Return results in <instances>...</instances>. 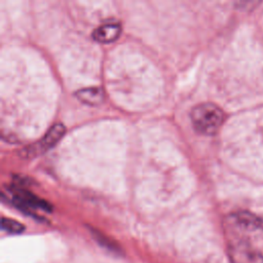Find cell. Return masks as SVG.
<instances>
[{"mask_svg": "<svg viewBox=\"0 0 263 263\" xmlns=\"http://www.w3.org/2000/svg\"><path fill=\"white\" fill-rule=\"evenodd\" d=\"M9 191L15 206L20 208L28 214H32V212L35 210H43L47 212L51 210V205L48 202L39 198L37 195L33 194L27 189L12 186L10 187Z\"/></svg>", "mask_w": 263, "mask_h": 263, "instance_id": "3", "label": "cell"}, {"mask_svg": "<svg viewBox=\"0 0 263 263\" xmlns=\"http://www.w3.org/2000/svg\"><path fill=\"white\" fill-rule=\"evenodd\" d=\"M76 99L89 106H98L102 104L105 100V92L103 88L99 86H89L80 88L75 92Z\"/></svg>", "mask_w": 263, "mask_h": 263, "instance_id": "7", "label": "cell"}, {"mask_svg": "<svg viewBox=\"0 0 263 263\" xmlns=\"http://www.w3.org/2000/svg\"><path fill=\"white\" fill-rule=\"evenodd\" d=\"M65 133L66 127L62 123H54L39 141L23 149L21 156L23 158H33L45 153L59 143V141L64 137Z\"/></svg>", "mask_w": 263, "mask_h": 263, "instance_id": "2", "label": "cell"}, {"mask_svg": "<svg viewBox=\"0 0 263 263\" xmlns=\"http://www.w3.org/2000/svg\"><path fill=\"white\" fill-rule=\"evenodd\" d=\"M228 256L231 263H263V255L240 239L229 240Z\"/></svg>", "mask_w": 263, "mask_h": 263, "instance_id": "4", "label": "cell"}, {"mask_svg": "<svg viewBox=\"0 0 263 263\" xmlns=\"http://www.w3.org/2000/svg\"><path fill=\"white\" fill-rule=\"evenodd\" d=\"M190 119L194 129L205 136H213L219 132L225 121L224 111L213 103H201L190 112Z\"/></svg>", "mask_w": 263, "mask_h": 263, "instance_id": "1", "label": "cell"}, {"mask_svg": "<svg viewBox=\"0 0 263 263\" xmlns=\"http://www.w3.org/2000/svg\"><path fill=\"white\" fill-rule=\"evenodd\" d=\"M229 224L245 230L263 231V215L246 211L237 212L229 217Z\"/></svg>", "mask_w": 263, "mask_h": 263, "instance_id": "5", "label": "cell"}, {"mask_svg": "<svg viewBox=\"0 0 263 263\" xmlns=\"http://www.w3.org/2000/svg\"><path fill=\"white\" fill-rule=\"evenodd\" d=\"M122 28L119 23H106L95 29L92 38L100 43H112L121 35Z\"/></svg>", "mask_w": 263, "mask_h": 263, "instance_id": "6", "label": "cell"}, {"mask_svg": "<svg viewBox=\"0 0 263 263\" xmlns=\"http://www.w3.org/2000/svg\"><path fill=\"white\" fill-rule=\"evenodd\" d=\"M92 234H93L95 238L98 240V242L101 243L102 246H104L105 248H107L111 251H114V252H119V248L116 246V243L113 240L109 239L107 236L103 235L99 231H92Z\"/></svg>", "mask_w": 263, "mask_h": 263, "instance_id": "9", "label": "cell"}, {"mask_svg": "<svg viewBox=\"0 0 263 263\" xmlns=\"http://www.w3.org/2000/svg\"><path fill=\"white\" fill-rule=\"evenodd\" d=\"M1 228L6 232L14 234L22 233L25 230V226L21 222L6 217H3L1 219Z\"/></svg>", "mask_w": 263, "mask_h": 263, "instance_id": "8", "label": "cell"}]
</instances>
